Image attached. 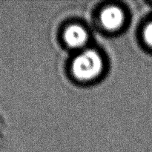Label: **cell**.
<instances>
[{
	"label": "cell",
	"mask_w": 152,
	"mask_h": 152,
	"mask_svg": "<svg viewBox=\"0 0 152 152\" xmlns=\"http://www.w3.org/2000/svg\"><path fill=\"white\" fill-rule=\"evenodd\" d=\"M105 68L102 55L94 49H86L74 57L71 70L73 77L83 83L93 81L100 77Z\"/></svg>",
	"instance_id": "6da1fadb"
},
{
	"label": "cell",
	"mask_w": 152,
	"mask_h": 152,
	"mask_svg": "<svg viewBox=\"0 0 152 152\" xmlns=\"http://www.w3.org/2000/svg\"><path fill=\"white\" fill-rule=\"evenodd\" d=\"M142 35L145 43L152 48V21L145 25L143 29Z\"/></svg>",
	"instance_id": "277c9868"
},
{
	"label": "cell",
	"mask_w": 152,
	"mask_h": 152,
	"mask_svg": "<svg viewBox=\"0 0 152 152\" xmlns=\"http://www.w3.org/2000/svg\"><path fill=\"white\" fill-rule=\"evenodd\" d=\"M89 34L85 27L79 24H71L63 31V40L71 48L81 49L86 45Z\"/></svg>",
	"instance_id": "3957f363"
},
{
	"label": "cell",
	"mask_w": 152,
	"mask_h": 152,
	"mask_svg": "<svg viewBox=\"0 0 152 152\" xmlns=\"http://www.w3.org/2000/svg\"><path fill=\"white\" fill-rule=\"evenodd\" d=\"M126 13L119 6H108L99 14V22L102 28L112 32L121 29L126 23Z\"/></svg>",
	"instance_id": "7a4b0ae2"
}]
</instances>
